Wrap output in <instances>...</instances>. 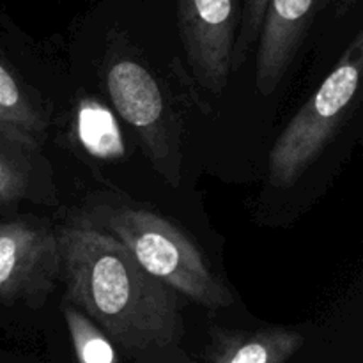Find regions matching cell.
<instances>
[{"label": "cell", "instance_id": "12", "mask_svg": "<svg viewBox=\"0 0 363 363\" xmlns=\"http://www.w3.org/2000/svg\"><path fill=\"white\" fill-rule=\"evenodd\" d=\"M62 315L78 363H119L113 344L84 312L66 303L62 307Z\"/></svg>", "mask_w": 363, "mask_h": 363}, {"label": "cell", "instance_id": "2", "mask_svg": "<svg viewBox=\"0 0 363 363\" xmlns=\"http://www.w3.org/2000/svg\"><path fill=\"white\" fill-rule=\"evenodd\" d=\"M87 220L116 238L149 275L181 296L209 311L234 303V294L213 273L197 245L163 216L130 206H105Z\"/></svg>", "mask_w": 363, "mask_h": 363}, {"label": "cell", "instance_id": "9", "mask_svg": "<svg viewBox=\"0 0 363 363\" xmlns=\"http://www.w3.org/2000/svg\"><path fill=\"white\" fill-rule=\"evenodd\" d=\"M39 165V138L0 123V208L30 195Z\"/></svg>", "mask_w": 363, "mask_h": 363}, {"label": "cell", "instance_id": "7", "mask_svg": "<svg viewBox=\"0 0 363 363\" xmlns=\"http://www.w3.org/2000/svg\"><path fill=\"white\" fill-rule=\"evenodd\" d=\"M106 87L117 112L138 131L155 162H165L169 124L165 101L152 74L135 60L121 59L106 71Z\"/></svg>", "mask_w": 363, "mask_h": 363}, {"label": "cell", "instance_id": "10", "mask_svg": "<svg viewBox=\"0 0 363 363\" xmlns=\"http://www.w3.org/2000/svg\"><path fill=\"white\" fill-rule=\"evenodd\" d=\"M74 131L82 147L94 158L119 160L126 152L117 119L98 99L84 98L78 103Z\"/></svg>", "mask_w": 363, "mask_h": 363}, {"label": "cell", "instance_id": "4", "mask_svg": "<svg viewBox=\"0 0 363 363\" xmlns=\"http://www.w3.org/2000/svg\"><path fill=\"white\" fill-rule=\"evenodd\" d=\"M60 279L59 238L28 220L0 222V303L39 308Z\"/></svg>", "mask_w": 363, "mask_h": 363}, {"label": "cell", "instance_id": "14", "mask_svg": "<svg viewBox=\"0 0 363 363\" xmlns=\"http://www.w3.org/2000/svg\"><path fill=\"white\" fill-rule=\"evenodd\" d=\"M0 363H7V362H0Z\"/></svg>", "mask_w": 363, "mask_h": 363}, {"label": "cell", "instance_id": "1", "mask_svg": "<svg viewBox=\"0 0 363 363\" xmlns=\"http://www.w3.org/2000/svg\"><path fill=\"white\" fill-rule=\"evenodd\" d=\"M66 301L84 312L131 363H191L179 294L149 275L113 236L87 218L62 227Z\"/></svg>", "mask_w": 363, "mask_h": 363}, {"label": "cell", "instance_id": "3", "mask_svg": "<svg viewBox=\"0 0 363 363\" xmlns=\"http://www.w3.org/2000/svg\"><path fill=\"white\" fill-rule=\"evenodd\" d=\"M363 69V34L358 32L332 73L307 99L273 144L268 160L269 183L291 188L325 151L357 98Z\"/></svg>", "mask_w": 363, "mask_h": 363}, {"label": "cell", "instance_id": "6", "mask_svg": "<svg viewBox=\"0 0 363 363\" xmlns=\"http://www.w3.org/2000/svg\"><path fill=\"white\" fill-rule=\"evenodd\" d=\"M325 0H269L259 34L255 85L268 98L282 84Z\"/></svg>", "mask_w": 363, "mask_h": 363}, {"label": "cell", "instance_id": "11", "mask_svg": "<svg viewBox=\"0 0 363 363\" xmlns=\"http://www.w3.org/2000/svg\"><path fill=\"white\" fill-rule=\"evenodd\" d=\"M0 123L39 138L46 130L43 110L23 91L14 74L0 64Z\"/></svg>", "mask_w": 363, "mask_h": 363}, {"label": "cell", "instance_id": "5", "mask_svg": "<svg viewBox=\"0 0 363 363\" xmlns=\"http://www.w3.org/2000/svg\"><path fill=\"white\" fill-rule=\"evenodd\" d=\"M188 64L199 84L222 92L229 84L238 27V0H177Z\"/></svg>", "mask_w": 363, "mask_h": 363}, {"label": "cell", "instance_id": "8", "mask_svg": "<svg viewBox=\"0 0 363 363\" xmlns=\"http://www.w3.org/2000/svg\"><path fill=\"white\" fill-rule=\"evenodd\" d=\"M303 344L300 332L282 326L252 332L213 328L204 363H287Z\"/></svg>", "mask_w": 363, "mask_h": 363}, {"label": "cell", "instance_id": "13", "mask_svg": "<svg viewBox=\"0 0 363 363\" xmlns=\"http://www.w3.org/2000/svg\"><path fill=\"white\" fill-rule=\"evenodd\" d=\"M268 4L269 0H245L240 30L236 32V41H234L233 64H230V69L233 71L240 69L241 64L247 60L250 48L257 43Z\"/></svg>", "mask_w": 363, "mask_h": 363}]
</instances>
